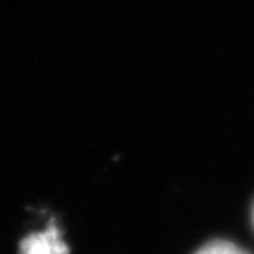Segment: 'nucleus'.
Listing matches in <instances>:
<instances>
[{
    "instance_id": "f03ea898",
    "label": "nucleus",
    "mask_w": 254,
    "mask_h": 254,
    "mask_svg": "<svg viewBox=\"0 0 254 254\" xmlns=\"http://www.w3.org/2000/svg\"><path fill=\"white\" fill-rule=\"evenodd\" d=\"M195 254H250L232 242L226 240H213L208 245L200 247Z\"/></svg>"
},
{
    "instance_id": "f257e3e1",
    "label": "nucleus",
    "mask_w": 254,
    "mask_h": 254,
    "mask_svg": "<svg viewBox=\"0 0 254 254\" xmlns=\"http://www.w3.org/2000/svg\"><path fill=\"white\" fill-rule=\"evenodd\" d=\"M20 254H69V249L64 242L58 226L50 223L44 230L21 240Z\"/></svg>"
},
{
    "instance_id": "7ed1b4c3",
    "label": "nucleus",
    "mask_w": 254,
    "mask_h": 254,
    "mask_svg": "<svg viewBox=\"0 0 254 254\" xmlns=\"http://www.w3.org/2000/svg\"><path fill=\"white\" fill-rule=\"evenodd\" d=\"M253 226H254V208H253Z\"/></svg>"
}]
</instances>
